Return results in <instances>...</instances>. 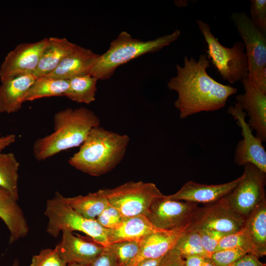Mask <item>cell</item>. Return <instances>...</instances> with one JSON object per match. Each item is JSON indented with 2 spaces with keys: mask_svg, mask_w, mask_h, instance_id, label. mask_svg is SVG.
Returning <instances> with one entry per match:
<instances>
[{
  "mask_svg": "<svg viewBox=\"0 0 266 266\" xmlns=\"http://www.w3.org/2000/svg\"><path fill=\"white\" fill-rule=\"evenodd\" d=\"M209 67L206 54L200 55L198 60L185 56L183 66L176 65V75L167 86L177 93L174 106L181 119L200 112L220 109L229 98L237 93V88L212 78L207 72Z\"/></svg>",
  "mask_w": 266,
  "mask_h": 266,
  "instance_id": "1",
  "label": "cell"
},
{
  "mask_svg": "<svg viewBox=\"0 0 266 266\" xmlns=\"http://www.w3.org/2000/svg\"><path fill=\"white\" fill-rule=\"evenodd\" d=\"M67 266H88V265H84L76 263H71L67 264Z\"/></svg>",
  "mask_w": 266,
  "mask_h": 266,
  "instance_id": "43",
  "label": "cell"
},
{
  "mask_svg": "<svg viewBox=\"0 0 266 266\" xmlns=\"http://www.w3.org/2000/svg\"><path fill=\"white\" fill-rule=\"evenodd\" d=\"M12 266H19V262L17 260H15Z\"/></svg>",
  "mask_w": 266,
  "mask_h": 266,
  "instance_id": "44",
  "label": "cell"
},
{
  "mask_svg": "<svg viewBox=\"0 0 266 266\" xmlns=\"http://www.w3.org/2000/svg\"><path fill=\"white\" fill-rule=\"evenodd\" d=\"M164 256L156 259L145 260L139 263L136 266H160Z\"/></svg>",
  "mask_w": 266,
  "mask_h": 266,
  "instance_id": "41",
  "label": "cell"
},
{
  "mask_svg": "<svg viewBox=\"0 0 266 266\" xmlns=\"http://www.w3.org/2000/svg\"><path fill=\"white\" fill-rule=\"evenodd\" d=\"M124 218L117 209L109 204L96 220L104 228L113 230L120 227Z\"/></svg>",
  "mask_w": 266,
  "mask_h": 266,
  "instance_id": "33",
  "label": "cell"
},
{
  "mask_svg": "<svg viewBox=\"0 0 266 266\" xmlns=\"http://www.w3.org/2000/svg\"><path fill=\"white\" fill-rule=\"evenodd\" d=\"M68 204L85 218L96 219L109 205V203L102 189L86 195L65 197Z\"/></svg>",
  "mask_w": 266,
  "mask_h": 266,
  "instance_id": "24",
  "label": "cell"
},
{
  "mask_svg": "<svg viewBox=\"0 0 266 266\" xmlns=\"http://www.w3.org/2000/svg\"><path fill=\"white\" fill-rule=\"evenodd\" d=\"M245 218L234 211L225 197L195 211L189 228L216 231L225 234L239 231Z\"/></svg>",
  "mask_w": 266,
  "mask_h": 266,
  "instance_id": "10",
  "label": "cell"
},
{
  "mask_svg": "<svg viewBox=\"0 0 266 266\" xmlns=\"http://www.w3.org/2000/svg\"><path fill=\"white\" fill-rule=\"evenodd\" d=\"M68 87V80L47 77L36 79L29 90L25 101L46 97L65 96Z\"/></svg>",
  "mask_w": 266,
  "mask_h": 266,
  "instance_id": "26",
  "label": "cell"
},
{
  "mask_svg": "<svg viewBox=\"0 0 266 266\" xmlns=\"http://www.w3.org/2000/svg\"><path fill=\"white\" fill-rule=\"evenodd\" d=\"M189 225L174 231L163 230L154 233L143 240L138 254L128 266H136L147 259H156L165 256L172 249Z\"/></svg>",
  "mask_w": 266,
  "mask_h": 266,
  "instance_id": "20",
  "label": "cell"
},
{
  "mask_svg": "<svg viewBox=\"0 0 266 266\" xmlns=\"http://www.w3.org/2000/svg\"><path fill=\"white\" fill-rule=\"evenodd\" d=\"M235 248L243 249L247 250L249 254L253 255L254 254L252 242L244 226L239 231L223 237L219 243L216 251Z\"/></svg>",
  "mask_w": 266,
  "mask_h": 266,
  "instance_id": "30",
  "label": "cell"
},
{
  "mask_svg": "<svg viewBox=\"0 0 266 266\" xmlns=\"http://www.w3.org/2000/svg\"><path fill=\"white\" fill-rule=\"evenodd\" d=\"M206 257L198 255L187 257L184 259V266H201Z\"/></svg>",
  "mask_w": 266,
  "mask_h": 266,
  "instance_id": "39",
  "label": "cell"
},
{
  "mask_svg": "<svg viewBox=\"0 0 266 266\" xmlns=\"http://www.w3.org/2000/svg\"><path fill=\"white\" fill-rule=\"evenodd\" d=\"M196 22L207 44V57L223 79L233 84L247 78L249 66L243 43L237 41L232 47H226L213 34L208 23L201 20Z\"/></svg>",
  "mask_w": 266,
  "mask_h": 266,
  "instance_id": "6",
  "label": "cell"
},
{
  "mask_svg": "<svg viewBox=\"0 0 266 266\" xmlns=\"http://www.w3.org/2000/svg\"><path fill=\"white\" fill-rule=\"evenodd\" d=\"M230 266H265V265L260 261L257 256L246 254Z\"/></svg>",
  "mask_w": 266,
  "mask_h": 266,
  "instance_id": "38",
  "label": "cell"
},
{
  "mask_svg": "<svg viewBox=\"0 0 266 266\" xmlns=\"http://www.w3.org/2000/svg\"><path fill=\"white\" fill-rule=\"evenodd\" d=\"M44 214L48 220L46 231L53 237H57L64 231H78L104 247L109 245L108 230L102 227L96 219L85 218L75 211L59 192L47 201Z\"/></svg>",
  "mask_w": 266,
  "mask_h": 266,
  "instance_id": "5",
  "label": "cell"
},
{
  "mask_svg": "<svg viewBox=\"0 0 266 266\" xmlns=\"http://www.w3.org/2000/svg\"><path fill=\"white\" fill-rule=\"evenodd\" d=\"M35 79L33 74H29L1 81L0 112L9 114L18 111L25 101L29 90Z\"/></svg>",
  "mask_w": 266,
  "mask_h": 266,
  "instance_id": "19",
  "label": "cell"
},
{
  "mask_svg": "<svg viewBox=\"0 0 266 266\" xmlns=\"http://www.w3.org/2000/svg\"><path fill=\"white\" fill-rule=\"evenodd\" d=\"M228 112L241 128L242 136V139L238 142L235 148L234 163L240 166L252 164L266 173V152L262 142L254 135L252 129L246 122V113L237 103L230 106Z\"/></svg>",
  "mask_w": 266,
  "mask_h": 266,
  "instance_id": "12",
  "label": "cell"
},
{
  "mask_svg": "<svg viewBox=\"0 0 266 266\" xmlns=\"http://www.w3.org/2000/svg\"><path fill=\"white\" fill-rule=\"evenodd\" d=\"M201 266H216L212 261L211 260L210 257H206L203 262V264Z\"/></svg>",
  "mask_w": 266,
  "mask_h": 266,
  "instance_id": "42",
  "label": "cell"
},
{
  "mask_svg": "<svg viewBox=\"0 0 266 266\" xmlns=\"http://www.w3.org/2000/svg\"><path fill=\"white\" fill-rule=\"evenodd\" d=\"M76 45L65 37H49L38 66L33 73L35 79L45 76L53 71Z\"/></svg>",
  "mask_w": 266,
  "mask_h": 266,
  "instance_id": "22",
  "label": "cell"
},
{
  "mask_svg": "<svg viewBox=\"0 0 266 266\" xmlns=\"http://www.w3.org/2000/svg\"><path fill=\"white\" fill-rule=\"evenodd\" d=\"M18 200L6 189L0 187V218L7 226L10 244L27 235L29 227Z\"/></svg>",
  "mask_w": 266,
  "mask_h": 266,
  "instance_id": "18",
  "label": "cell"
},
{
  "mask_svg": "<svg viewBox=\"0 0 266 266\" xmlns=\"http://www.w3.org/2000/svg\"><path fill=\"white\" fill-rule=\"evenodd\" d=\"M241 178V176L231 182L216 185L203 184L189 181L174 194L165 196L167 199L174 200L211 203L230 193L238 184Z\"/></svg>",
  "mask_w": 266,
  "mask_h": 266,
  "instance_id": "16",
  "label": "cell"
},
{
  "mask_svg": "<svg viewBox=\"0 0 266 266\" xmlns=\"http://www.w3.org/2000/svg\"><path fill=\"white\" fill-rule=\"evenodd\" d=\"M19 166L13 153H0V187L8 190L18 200Z\"/></svg>",
  "mask_w": 266,
  "mask_h": 266,
  "instance_id": "27",
  "label": "cell"
},
{
  "mask_svg": "<svg viewBox=\"0 0 266 266\" xmlns=\"http://www.w3.org/2000/svg\"><path fill=\"white\" fill-rule=\"evenodd\" d=\"M198 208L195 203L169 199L164 195L151 205L146 216L157 228L174 231L189 225Z\"/></svg>",
  "mask_w": 266,
  "mask_h": 266,
  "instance_id": "11",
  "label": "cell"
},
{
  "mask_svg": "<svg viewBox=\"0 0 266 266\" xmlns=\"http://www.w3.org/2000/svg\"><path fill=\"white\" fill-rule=\"evenodd\" d=\"M197 230L200 234L203 249L210 257L216 251L220 240L226 234L214 230L203 229Z\"/></svg>",
  "mask_w": 266,
  "mask_h": 266,
  "instance_id": "35",
  "label": "cell"
},
{
  "mask_svg": "<svg viewBox=\"0 0 266 266\" xmlns=\"http://www.w3.org/2000/svg\"><path fill=\"white\" fill-rule=\"evenodd\" d=\"M246 254L248 251L241 248L226 249L214 252L210 258L216 266H230Z\"/></svg>",
  "mask_w": 266,
  "mask_h": 266,
  "instance_id": "32",
  "label": "cell"
},
{
  "mask_svg": "<svg viewBox=\"0 0 266 266\" xmlns=\"http://www.w3.org/2000/svg\"><path fill=\"white\" fill-rule=\"evenodd\" d=\"M235 187L225 197L231 207L247 217L265 199L266 172L252 164H247Z\"/></svg>",
  "mask_w": 266,
  "mask_h": 266,
  "instance_id": "9",
  "label": "cell"
},
{
  "mask_svg": "<svg viewBox=\"0 0 266 266\" xmlns=\"http://www.w3.org/2000/svg\"><path fill=\"white\" fill-rule=\"evenodd\" d=\"M184 259L173 248L163 257L160 266H184Z\"/></svg>",
  "mask_w": 266,
  "mask_h": 266,
  "instance_id": "37",
  "label": "cell"
},
{
  "mask_svg": "<svg viewBox=\"0 0 266 266\" xmlns=\"http://www.w3.org/2000/svg\"><path fill=\"white\" fill-rule=\"evenodd\" d=\"M109 204L124 218L147 216L151 205L164 195L153 183L130 181L112 189H103Z\"/></svg>",
  "mask_w": 266,
  "mask_h": 266,
  "instance_id": "8",
  "label": "cell"
},
{
  "mask_svg": "<svg viewBox=\"0 0 266 266\" xmlns=\"http://www.w3.org/2000/svg\"><path fill=\"white\" fill-rule=\"evenodd\" d=\"M230 19L244 42L249 66L247 78L266 93V36L245 12H233Z\"/></svg>",
  "mask_w": 266,
  "mask_h": 266,
  "instance_id": "7",
  "label": "cell"
},
{
  "mask_svg": "<svg viewBox=\"0 0 266 266\" xmlns=\"http://www.w3.org/2000/svg\"><path fill=\"white\" fill-rule=\"evenodd\" d=\"M251 20L260 31L266 35V0H251Z\"/></svg>",
  "mask_w": 266,
  "mask_h": 266,
  "instance_id": "34",
  "label": "cell"
},
{
  "mask_svg": "<svg viewBox=\"0 0 266 266\" xmlns=\"http://www.w3.org/2000/svg\"><path fill=\"white\" fill-rule=\"evenodd\" d=\"M244 227L252 242L254 254L259 258L266 255V201L264 200L245 218Z\"/></svg>",
  "mask_w": 266,
  "mask_h": 266,
  "instance_id": "23",
  "label": "cell"
},
{
  "mask_svg": "<svg viewBox=\"0 0 266 266\" xmlns=\"http://www.w3.org/2000/svg\"><path fill=\"white\" fill-rule=\"evenodd\" d=\"M173 248L183 259L195 255L208 257L203 249L198 231L189 227L179 237Z\"/></svg>",
  "mask_w": 266,
  "mask_h": 266,
  "instance_id": "28",
  "label": "cell"
},
{
  "mask_svg": "<svg viewBox=\"0 0 266 266\" xmlns=\"http://www.w3.org/2000/svg\"><path fill=\"white\" fill-rule=\"evenodd\" d=\"M48 37L34 42L21 43L6 55L0 66V80L29 74L36 69Z\"/></svg>",
  "mask_w": 266,
  "mask_h": 266,
  "instance_id": "13",
  "label": "cell"
},
{
  "mask_svg": "<svg viewBox=\"0 0 266 266\" xmlns=\"http://www.w3.org/2000/svg\"><path fill=\"white\" fill-rule=\"evenodd\" d=\"M67 264L61 257L57 249L46 248L33 256L30 266H67Z\"/></svg>",
  "mask_w": 266,
  "mask_h": 266,
  "instance_id": "31",
  "label": "cell"
},
{
  "mask_svg": "<svg viewBox=\"0 0 266 266\" xmlns=\"http://www.w3.org/2000/svg\"><path fill=\"white\" fill-rule=\"evenodd\" d=\"M53 123V132L38 138L33 143V152L38 161L80 146L92 129L100 126V120L93 111L86 107H69L56 112Z\"/></svg>",
  "mask_w": 266,
  "mask_h": 266,
  "instance_id": "2",
  "label": "cell"
},
{
  "mask_svg": "<svg viewBox=\"0 0 266 266\" xmlns=\"http://www.w3.org/2000/svg\"><path fill=\"white\" fill-rule=\"evenodd\" d=\"M142 241H126L110 244L108 247L115 257L117 266H128L138 254Z\"/></svg>",
  "mask_w": 266,
  "mask_h": 266,
  "instance_id": "29",
  "label": "cell"
},
{
  "mask_svg": "<svg viewBox=\"0 0 266 266\" xmlns=\"http://www.w3.org/2000/svg\"><path fill=\"white\" fill-rule=\"evenodd\" d=\"M55 248L67 264L89 265L103 252L105 247L89 237L64 231L62 232L61 242Z\"/></svg>",
  "mask_w": 266,
  "mask_h": 266,
  "instance_id": "15",
  "label": "cell"
},
{
  "mask_svg": "<svg viewBox=\"0 0 266 266\" xmlns=\"http://www.w3.org/2000/svg\"><path fill=\"white\" fill-rule=\"evenodd\" d=\"M98 80L89 73L71 78L68 80L69 87L65 96L78 103L89 104L96 100Z\"/></svg>",
  "mask_w": 266,
  "mask_h": 266,
  "instance_id": "25",
  "label": "cell"
},
{
  "mask_svg": "<svg viewBox=\"0 0 266 266\" xmlns=\"http://www.w3.org/2000/svg\"><path fill=\"white\" fill-rule=\"evenodd\" d=\"M244 93L236 96L238 103L249 117V125L261 141L266 140V93L259 90L248 79H242Z\"/></svg>",
  "mask_w": 266,
  "mask_h": 266,
  "instance_id": "14",
  "label": "cell"
},
{
  "mask_svg": "<svg viewBox=\"0 0 266 266\" xmlns=\"http://www.w3.org/2000/svg\"><path fill=\"white\" fill-rule=\"evenodd\" d=\"M180 33L176 30L154 39L142 41L122 31L110 42L107 50L100 55L89 74L98 80L108 79L120 66L145 54L161 50L177 40Z\"/></svg>",
  "mask_w": 266,
  "mask_h": 266,
  "instance_id": "4",
  "label": "cell"
},
{
  "mask_svg": "<svg viewBox=\"0 0 266 266\" xmlns=\"http://www.w3.org/2000/svg\"><path fill=\"white\" fill-rule=\"evenodd\" d=\"M129 142L128 135L99 126L92 129L79 150L68 162L85 173L100 176L111 171L122 161Z\"/></svg>",
  "mask_w": 266,
  "mask_h": 266,
  "instance_id": "3",
  "label": "cell"
},
{
  "mask_svg": "<svg viewBox=\"0 0 266 266\" xmlns=\"http://www.w3.org/2000/svg\"><path fill=\"white\" fill-rule=\"evenodd\" d=\"M0 153L16 140V135L14 134H10L3 136H0Z\"/></svg>",
  "mask_w": 266,
  "mask_h": 266,
  "instance_id": "40",
  "label": "cell"
},
{
  "mask_svg": "<svg viewBox=\"0 0 266 266\" xmlns=\"http://www.w3.org/2000/svg\"><path fill=\"white\" fill-rule=\"evenodd\" d=\"M100 55L90 49L77 45L53 71L43 77L69 80L88 74Z\"/></svg>",
  "mask_w": 266,
  "mask_h": 266,
  "instance_id": "17",
  "label": "cell"
},
{
  "mask_svg": "<svg viewBox=\"0 0 266 266\" xmlns=\"http://www.w3.org/2000/svg\"><path fill=\"white\" fill-rule=\"evenodd\" d=\"M162 231L155 227L145 215L125 218L118 228L108 230V241L109 244L126 241H141Z\"/></svg>",
  "mask_w": 266,
  "mask_h": 266,
  "instance_id": "21",
  "label": "cell"
},
{
  "mask_svg": "<svg viewBox=\"0 0 266 266\" xmlns=\"http://www.w3.org/2000/svg\"><path fill=\"white\" fill-rule=\"evenodd\" d=\"M88 266H117V265L114 254L107 247H105L103 252L89 264Z\"/></svg>",
  "mask_w": 266,
  "mask_h": 266,
  "instance_id": "36",
  "label": "cell"
}]
</instances>
